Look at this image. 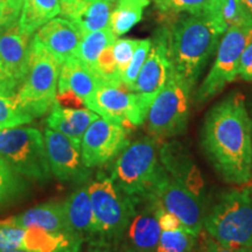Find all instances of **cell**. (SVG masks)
Wrapping results in <instances>:
<instances>
[{
	"label": "cell",
	"instance_id": "1",
	"mask_svg": "<svg viewBox=\"0 0 252 252\" xmlns=\"http://www.w3.org/2000/svg\"><path fill=\"white\" fill-rule=\"evenodd\" d=\"M201 139L225 182L242 186L252 180V119L241 94H230L208 112Z\"/></svg>",
	"mask_w": 252,
	"mask_h": 252
},
{
	"label": "cell",
	"instance_id": "2",
	"mask_svg": "<svg viewBox=\"0 0 252 252\" xmlns=\"http://www.w3.org/2000/svg\"><path fill=\"white\" fill-rule=\"evenodd\" d=\"M223 34L224 32L207 13L181 17L169 30L173 68L191 90Z\"/></svg>",
	"mask_w": 252,
	"mask_h": 252
},
{
	"label": "cell",
	"instance_id": "3",
	"mask_svg": "<svg viewBox=\"0 0 252 252\" xmlns=\"http://www.w3.org/2000/svg\"><path fill=\"white\" fill-rule=\"evenodd\" d=\"M158 153L157 140L143 137L128 144L118 154L111 179L123 193L137 201L150 196L166 171Z\"/></svg>",
	"mask_w": 252,
	"mask_h": 252
},
{
	"label": "cell",
	"instance_id": "4",
	"mask_svg": "<svg viewBox=\"0 0 252 252\" xmlns=\"http://www.w3.org/2000/svg\"><path fill=\"white\" fill-rule=\"evenodd\" d=\"M203 228L214 241L231 249L252 248V196L248 189L220 195L206 214Z\"/></svg>",
	"mask_w": 252,
	"mask_h": 252
},
{
	"label": "cell",
	"instance_id": "5",
	"mask_svg": "<svg viewBox=\"0 0 252 252\" xmlns=\"http://www.w3.org/2000/svg\"><path fill=\"white\" fill-rule=\"evenodd\" d=\"M99 243L116 245L122 241L139 201L123 193L111 176L98 173L88 185Z\"/></svg>",
	"mask_w": 252,
	"mask_h": 252
},
{
	"label": "cell",
	"instance_id": "6",
	"mask_svg": "<svg viewBox=\"0 0 252 252\" xmlns=\"http://www.w3.org/2000/svg\"><path fill=\"white\" fill-rule=\"evenodd\" d=\"M30 67L15 100L32 117H41L56 102L61 65L34 35L30 43Z\"/></svg>",
	"mask_w": 252,
	"mask_h": 252
},
{
	"label": "cell",
	"instance_id": "7",
	"mask_svg": "<svg viewBox=\"0 0 252 252\" xmlns=\"http://www.w3.org/2000/svg\"><path fill=\"white\" fill-rule=\"evenodd\" d=\"M0 157L28 180L45 184L52 176L45 137L34 127L0 130Z\"/></svg>",
	"mask_w": 252,
	"mask_h": 252
},
{
	"label": "cell",
	"instance_id": "8",
	"mask_svg": "<svg viewBox=\"0 0 252 252\" xmlns=\"http://www.w3.org/2000/svg\"><path fill=\"white\" fill-rule=\"evenodd\" d=\"M191 89L173 69L165 87L151 103L147 113V127L156 140L168 139L186 131L189 118Z\"/></svg>",
	"mask_w": 252,
	"mask_h": 252
},
{
	"label": "cell",
	"instance_id": "9",
	"mask_svg": "<svg viewBox=\"0 0 252 252\" xmlns=\"http://www.w3.org/2000/svg\"><path fill=\"white\" fill-rule=\"evenodd\" d=\"M251 41L252 28L249 26H232L223 34L215 62L195 94L197 103L213 98L238 76L241 56Z\"/></svg>",
	"mask_w": 252,
	"mask_h": 252
},
{
	"label": "cell",
	"instance_id": "10",
	"mask_svg": "<svg viewBox=\"0 0 252 252\" xmlns=\"http://www.w3.org/2000/svg\"><path fill=\"white\" fill-rule=\"evenodd\" d=\"M84 105L106 121L127 127H137L146 121L149 106L125 86L102 83Z\"/></svg>",
	"mask_w": 252,
	"mask_h": 252
},
{
	"label": "cell",
	"instance_id": "11",
	"mask_svg": "<svg viewBox=\"0 0 252 252\" xmlns=\"http://www.w3.org/2000/svg\"><path fill=\"white\" fill-rule=\"evenodd\" d=\"M146 200L175 215L193 235L198 236L202 231L206 217L202 198L173 179L167 171Z\"/></svg>",
	"mask_w": 252,
	"mask_h": 252
},
{
	"label": "cell",
	"instance_id": "12",
	"mask_svg": "<svg viewBox=\"0 0 252 252\" xmlns=\"http://www.w3.org/2000/svg\"><path fill=\"white\" fill-rule=\"evenodd\" d=\"M173 69L169 54V30L160 28L153 37L149 55L131 91L137 94L150 108L157 94L165 87Z\"/></svg>",
	"mask_w": 252,
	"mask_h": 252
},
{
	"label": "cell",
	"instance_id": "13",
	"mask_svg": "<svg viewBox=\"0 0 252 252\" xmlns=\"http://www.w3.org/2000/svg\"><path fill=\"white\" fill-rule=\"evenodd\" d=\"M127 145V131L124 126L98 117L82 138V160L88 168L98 167L117 157Z\"/></svg>",
	"mask_w": 252,
	"mask_h": 252
},
{
	"label": "cell",
	"instance_id": "14",
	"mask_svg": "<svg viewBox=\"0 0 252 252\" xmlns=\"http://www.w3.org/2000/svg\"><path fill=\"white\" fill-rule=\"evenodd\" d=\"M45 144L52 174L65 184H81L89 178V168L82 160L81 147L69 138L47 127Z\"/></svg>",
	"mask_w": 252,
	"mask_h": 252
},
{
	"label": "cell",
	"instance_id": "15",
	"mask_svg": "<svg viewBox=\"0 0 252 252\" xmlns=\"http://www.w3.org/2000/svg\"><path fill=\"white\" fill-rule=\"evenodd\" d=\"M0 250L75 252L76 243L67 234H54L39 228H18L0 224Z\"/></svg>",
	"mask_w": 252,
	"mask_h": 252
},
{
	"label": "cell",
	"instance_id": "16",
	"mask_svg": "<svg viewBox=\"0 0 252 252\" xmlns=\"http://www.w3.org/2000/svg\"><path fill=\"white\" fill-rule=\"evenodd\" d=\"M144 207L135 209L121 241L124 252H157L161 228L156 208L151 201H143Z\"/></svg>",
	"mask_w": 252,
	"mask_h": 252
},
{
	"label": "cell",
	"instance_id": "17",
	"mask_svg": "<svg viewBox=\"0 0 252 252\" xmlns=\"http://www.w3.org/2000/svg\"><path fill=\"white\" fill-rule=\"evenodd\" d=\"M35 36L60 65L74 58L83 37L70 20L56 17L41 26Z\"/></svg>",
	"mask_w": 252,
	"mask_h": 252
},
{
	"label": "cell",
	"instance_id": "18",
	"mask_svg": "<svg viewBox=\"0 0 252 252\" xmlns=\"http://www.w3.org/2000/svg\"><path fill=\"white\" fill-rule=\"evenodd\" d=\"M111 0H60V14L70 20L82 36L109 27Z\"/></svg>",
	"mask_w": 252,
	"mask_h": 252
},
{
	"label": "cell",
	"instance_id": "19",
	"mask_svg": "<svg viewBox=\"0 0 252 252\" xmlns=\"http://www.w3.org/2000/svg\"><path fill=\"white\" fill-rule=\"evenodd\" d=\"M31 36L23 33L19 25L0 32V65L19 86L26 77L30 67Z\"/></svg>",
	"mask_w": 252,
	"mask_h": 252
},
{
	"label": "cell",
	"instance_id": "20",
	"mask_svg": "<svg viewBox=\"0 0 252 252\" xmlns=\"http://www.w3.org/2000/svg\"><path fill=\"white\" fill-rule=\"evenodd\" d=\"M0 224L18 226V228H39L54 234L77 236L69 228L63 202L39 204L7 220H0Z\"/></svg>",
	"mask_w": 252,
	"mask_h": 252
},
{
	"label": "cell",
	"instance_id": "21",
	"mask_svg": "<svg viewBox=\"0 0 252 252\" xmlns=\"http://www.w3.org/2000/svg\"><path fill=\"white\" fill-rule=\"evenodd\" d=\"M69 228L84 242H98L97 225L94 220L88 186L78 188L63 202Z\"/></svg>",
	"mask_w": 252,
	"mask_h": 252
},
{
	"label": "cell",
	"instance_id": "22",
	"mask_svg": "<svg viewBox=\"0 0 252 252\" xmlns=\"http://www.w3.org/2000/svg\"><path fill=\"white\" fill-rule=\"evenodd\" d=\"M159 158L163 168L173 179L201 197L204 184L200 171L182 147L173 143L162 145Z\"/></svg>",
	"mask_w": 252,
	"mask_h": 252
},
{
	"label": "cell",
	"instance_id": "23",
	"mask_svg": "<svg viewBox=\"0 0 252 252\" xmlns=\"http://www.w3.org/2000/svg\"><path fill=\"white\" fill-rule=\"evenodd\" d=\"M103 82L76 58L67 60L60 69L58 93L70 91L86 102Z\"/></svg>",
	"mask_w": 252,
	"mask_h": 252
},
{
	"label": "cell",
	"instance_id": "24",
	"mask_svg": "<svg viewBox=\"0 0 252 252\" xmlns=\"http://www.w3.org/2000/svg\"><path fill=\"white\" fill-rule=\"evenodd\" d=\"M60 14V0H25L19 17V28L32 36L41 26Z\"/></svg>",
	"mask_w": 252,
	"mask_h": 252
},
{
	"label": "cell",
	"instance_id": "25",
	"mask_svg": "<svg viewBox=\"0 0 252 252\" xmlns=\"http://www.w3.org/2000/svg\"><path fill=\"white\" fill-rule=\"evenodd\" d=\"M150 0H118L111 12L109 27L116 36H122L143 19Z\"/></svg>",
	"mask_w": 252,
	"mask_h": 252
},
{
	"label": "cell",
	"instance_id": "26",
	"mask_svg": "<svg viewBox=\"0 0 252 252\" xmlns=\"http://www.w3.org/2000/svg\"><path fill=\"white\" fill-rule=\"evenodd\" d=\"M116 39L117 36L113 34L110 27L88 33L82 37L74 58L94 71L99 55L106 47L112 45Z\"/></svg>",
	"mask_w": 252,
	"mask_h": 252
},
{
	"label": "cell",
	"instance_id": "27",
	"mask_svg": "<svg viewBox=\"0 0 252 252\" xmlns=\"http://www.w3.org/2000/svg\"><path fill=\"white\" fill-rule=\"evenodd\" d=\"M27 190V184L21 175L0 157V207L17 201Z\"/></svg>",
	"mask_w": 252,
	"mask_h": 252
},
{
	"label": "cell",
	"instance_id": "28",
	"mask_svg": "<svg viewBox=\"0 0 252 252\" xmlns=\"http://www.w3.org/2000/svg\"><path fill=\"white\" fill-rule=\"evenodd\" d=\"M196 238L186 229L163 230L157 252H193Z\"/></svg>",
	"mask_w": 252,
	"mask_h": 252
},
{
	"label": "cell",
	"instance_id": "29",
	"mask_svg": "<svg viewBox=\"0 0 252 252\" xmlns=\"http://www.w3.org/2000/svg\"><path fill=\"white\" fill-rule=\"evenodd\" d=\"M33 117L17 103L14 97L0 94V130L18 127L33 122Z\"/></svg>",
	"mask_w": 252,
	"mask_h": 252
},
{
	"label": "cell",
	"instance_id": "30",
	"mask_svg": "<svg viewBox=\"0 0 252 252\" xmlns=\"http://www.w3.org/2000/svg\"><path fill=\"white\" fill-rule=\"evenodd\" d=\"M206 13L224 33L232 26H247L238 0H225L219 7Z\"/></svg>",
	"mask_w": 252,
	"mask_h": 252
},
{
	"label": "cell",
	"instance_id": "31",
	"mask_svg": "<svg viewBox=\"0 0 252 252\" xmlns=\"http://www.w3.org/2000/svg\"><path fill=\"white\" fill-rule=\"evenodd\" d=\"M47 126L52 128V130L65 135L76 146L81 147V141L82 138H83V134L63 116L61 105L58 102H55L53 108L50 109V113L48 118H47Z\"/></svg>",
	"mask_w": 252,
	"mask_h": 252
},
{
	"label": "cell",
	"instance_id": "32",
	"mask_svg": "<svg viewBox=\"0 0 252 252\" xmlns=\"http://www.w3.org/2000/svg\"><path fill=\"white\" fill-rule=\"evenodd\" d=\"M157 7L166 13L202 14L209 8L210 0H156Z\"/></svg>",
	"mask_w": 252,
	"mask_h": 252
},
{
	"label": "cell",
	"instance_id": "33",
	"mask_svg": "<svg viewBox=\"0 0 252 252\" xmlns=\"http://www.w3.org/2000/svg\"><path fill=\"white\" fill-rule=\"evenodd\" d=\"M151 46H152V40L145 39L140 40L139 45H138L137 49H135L132 60L128 64V67L126 68L124 74L122 75V83L124 84L126 88L131 90L132 86L134 84L135 80H137L138 75L143 68L145 61H146L147 55H149Z\"/></svg>",
	"mask_w": 252,
	"mask_h": 252
},
{
	"label": "cell",
	"instance_id": "34",
	"mask_svg": "<svg viewBox=\"0 0 252 252\" xmlns=\"http://www.w3.org/2000/svg\"><path fill=\"white\" fill-rule=\"evenodd\" d=\"M140 40L135 39H116L112 45L113 56H115L116 62H117L119 74H124L126 68L130 64L132 56H133L135 49L139 45Z\"/></svg>",
	"mask_w": 252,
	"mask_h": 252
},
{
	"label": "cell",
	"instance_id": "35",
	"mask_svg": "<svg viewBox=\"0 0 252 252\" xmlns=\"http://www.w3.org/2000/svg\"><path fill=\"white\" fill-rule=\"evenodd\" d=\"M21 6L13 0H0V32L15 26L20 17Z\"/></svg>",
	"mask_w": 252,
	"mask_h": 252
},
{
	"label": "cell",
	"instance_id": "36",
	"mask_svg": "<svg viewBox=\"0 0 252 252\" xmlns=\"http://www.w3.org/2000/svg\"><path fill=\"white\" fill-rule=\"evenodd\" d=\"M145 201H147V200H145ZM154 208H156L157 219H158V222H159L160 228H161V231H163V230L185 229L184 224L181 223V220H179L175 215H173L172 213L167 212V210L156 206V204H154Z\"/></svg>",
	"mask_w": 252,
	"mask_h": 252
},
{
	"label": "cell",
	"instance_id": "37",
	"mask_svg": "<svg viewBox=\"0 0 252 252\" xmlns=\"http://www.w3.org/2000/svg\"><path fill=\"white\" fill-rule=\"evenodd\" d=\"M19 83L0 65V94L5 97H15Z\"/></svg>",
	"mask_w": 252,
	"mask_h": 252
},
{
	"label": "cell",
	"instance_id": "38",
	"mask_svg": "<svg viewBox=\"0 0 252 252\" xmlns=\"http://www.w3.org/2000/svg\"><path fill=\"white\" fill-rule=\"evenodd\" d=\"M238 76L248 82H252V41L241 56L238 67Z\"/></svg>",
	"mask_w": 252,
	"mask_h": 252
},
{
	"label": "cell",
	"instance_id": "39",
	"mask_svg": "<svg viewBox=\"0 0 252 252\" xmlns=\"http://www.w3.org/2000/svg\"><path fill=\"white\" fill-rule=\"evenodd\" d=\"M201 252H248V250L223 247V245L217 243V242L214 241V239L209 236V237L207 238V241L204 242L202 251Z\"/></svg>",
	"mask_w": 252,
	"mask_h": 252
},
{
	"label": "cell",
	"instance_id": "40",
	"mask_svg": "<svg viewBox=\"0 0 252 252\" xmlns=\"http://www.w3.org/2000/svg\"><path fill=\"white\" fill-rule=\"evenodd\" d=\"M84 252H124V251L119 250V249L116 248V245H110L105 243H99V242H94V243H89V247L87 248V250Z\"/></svg>",
	"mask_w": 252,
	"mask_h": 252
},
{
	"label": "cell",
	"instance_id": "41",
	"mask_svg": "<svg viewBox=\"0 0 252 252\" xmlns=\"http://www.w3.org/2000/svg\"><path fill=\"white\" fill-rule=\"evenodd\" d=\"M245 25L252 28V0H238Z\"/></svg>",
	"mask_w": 252,
	"mask_h": 252
},
{
	"label": "cell",
	"instance_id": "42",
	"mask_svg": "<svg viewBox=\"0 0 252 252\" xmlns=\"http://www.w3.org/2000/svg\"><path fill=\"white\" fill-rule=\"evenodd\" d=\"M225 0H210V4H209V8H208L207 12L209 11H213V9H215L219 7L220 5H222L223 2H224Z\"/></svg>",
	"mask_w": 252,
	"mask_h": 252
},
{
	"label": "cell",
	"instance_id": "43",
	"mask_svg": "<svg viewBox=\"0 0 252 252\" xmlns=\"http://www.w3.org/2000/svg\"><path fill=\"white\" fill-rule=\"evenodd\" d=\"M0 252H28L23 250H0Z\"/></svg>",
	"mask_w": 252,
	"mask_h": 252
},
{
	"label": "cell",
	"instance_id": "44",
	"mask_svg": "<svg viewBox=\"0 0 252 252\" xmlns=\"http://www.w3.org/2000/svg\"><path fill=\"white\" fill-rule=\"evenodd\" d=\"M13 1H15V2H17L18 5H20L21 7H23V4H24V1H25V0H13Z\"/></svg>",
	"mask_w": 252,
	"mask_h": 252
},
{
	"label": "cell",
	"instance_id": "45",
	"mask_svg": "<svg viewBox=\"0 0 252 252\" xmlns=\"http://www.w3.org/2000/svg\"><path fill=\"white\" fill-rule=\"evenodd\" d=\"M248 252H252V248H250V249H249V250H248Z\"/></svg>",
	"mask_w": 252,
	"mask_h": 252
},
{
	"label": "cell",
	"instance_id": "46",
	"mask_svg": "<svg viewBox=\"0 0 252 252\" xmlns=\"http://www.w3.org/2000/svg\"><path fill=\"white\" fill-rule=\"evenodd\" d=\"M250 191H251V196H252V188H251V190H250Z\"/></svg>",
	"mask_w": 252,
	"mask_h": 252
},
{
	"label": "cell",
	"instance_id": "47",
	"mask_svg": "<svg viewBox=\"0 0 252 252\" xmlns=\"http://www.w3.org/2000/svg\"><path fill=\"white\" fill-rule=\"evenodd\" d=\"M111 1H115V0H111Z\"/></svg>",
	"mask_w": 252,
	"mask_h": 252
}]
</instances>
